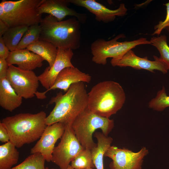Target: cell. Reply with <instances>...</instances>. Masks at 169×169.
Wrapping results in <instances>:
<instances>
[{
    "label": "cell",
    "mask_w": 169,
    "mask_h": 169,
    "mask_svg": "<svg viewBox=\"0 0 169 169\" xmlns=\"http://www.w3.org/2000/svg\"><path fill=\"white\" fill-rule=\"evenodd\" d=\"M50 169H55L54 168H51ZM66 169H74L71 166V165H69L68 167Z\"/></svg>",
    "instance_id": "cell-33"
},
{
    "label": "cell",
    "mask_w": 169,
    "mask_h": 169,
    "mask_svg": "<svg viewBox=\"0 0 169 169\" xmlns=\"http://www.w3.org/2000/svg\"><path fill=\"white\" fill-rule=\"evenodd\" d=\"M153 58L154 60L151 61L147 57H139L131 49L120 58L112 59L110 63L114 67H130L137 69L146 70L152 73H154L155 70H157L163 74L167 73L168 70L165 64L158 57L154 55Z\"/></svg>",
    "instance_id": "cell-11"
},
{
    "label": "cell",
    "mask_w": 169,
    "mask_h": 169,
    "mask_svg": "<svg viewBox=\"0 0 169 169\" xmlns=\"http://www.w3.org/2000/svg\"><path fill=\"white\" fill-rule=\"evenodd\" d=\"M126 99L125 92L118 83L100 82L88 93V108L100 116L109 118L120 110Z\"/></svg>",
    "instance_id": "cell-4"
},
{
    "label": "cell",
    "mask_w": 169,
    "mask_h": 169,
    "mask_svg": "<svg viewBox=\"0 0 169 169\" xmlns=\"http://www.w3.org/2000/svg\"><path fill=\"white\" fill-rule=\"evenodd\" d=\"M28 28L25 26L9 28L2 36L5 44L10 52L17 49L23 35Z\"/></svg>",
    "instance_id": "cell-22"
},
{
    "label": "cell",
    "mask_w": 169,
    "mask_h": 169,
    "mask_svg": "<svg viewBox=\"0 0 169 169\" xmlns=\"http://www.w3.org/2000/svg\"><path fill=\"white\" fill-rule=\"evenodd\" d=\"M151 44L155 47L159 52L160 59L166 65L169 70V46L166 36L164 35L157 37H153L150 40Z\"/></svg>",
    "instance_id": "cell-23"
},
{
    "label": "cell",
    "mask_w": 169,
    "mask_h": 169,
    "mask_svg": "<svg viewBox=\"0 0 169 169\" xmlns=\"http://www.w3.org/2000/svg\"><path fill=\"white\" fill-rule=\"evenodd\" d=\"M10 51L5 44L2 36L0 37V58L6 59Z\"/></svg>",
    "instance_id": "cell-30"
},
{
    "label": "cell",
    "mask_w": 169,
    "mask_h": 169,
    "mask_svg": "<svg viewBox=\"0 0 169 169\" xmlns=\"http://www.w3.org/2000/svg\"><path fill=\"white\" fill-rule=\"evenodd\" d=\"M73 55L71 49L58 48L57 55L52 66L50 68L47 67L38 76L39 82L46 90L53 85L58 75L63 69L74 67L71 62Z\"/></svg>",
    "instance_id": "cell-13"
},
{
    "label": "cell",
    "mask_w": 169,
    "mask_h": 169,
    "mask_svg": "<svg viewBox=\"0 0 169 169\" xmlns=\"http://www.w3.org/2000/svg\"><path fill=\"white\" fill-rule=\"evenodd\" d=\"M70 3L68 0H42L38 9L39 14H48L59 21H63L67 16H72L81 23H84L87 20V15L69 8Z\"/></svg>",
    "instance_id": "cell-16"
},
{
    "label": "cell",
    "mask_w": 169,
    "mask_h": 169,
    "mask_svg": "<svg viewBox=\"0 0 169 169\" xmlns=\"http://www.w3.org/2000/svg\"><path fill=\"white\" fill-rule=\"evenodd\" d=\"M91 76L89 74L83 72L77 68L69 67L63 69L58 75L53 85L44 92L37 91L35 95L37 98L43 99L46 98L45 94L49 91L60 89L66 92L73 84L79 82L89 83Z\"/></svg>",
    "instance_id": "cell-14"
},
{
    "label": "cell",
    "mask_w": 169,
    "mask_h": 169,
    "mask_svg": "<svg viewBox=\"0 0 169 169\" xmlns=\"http://www.w3.org/2000/svg\"><path fill=\"white\" fill-rule=\"evenodd\" d=\"M71 126L84 148L91 150L97 146L92 138L93 133L97 129H100L105 135L108 136L114 127V122L112 119L92 112L87 107L76 117Z\"/></svg>",
    "instance_id": "cell-6"
},
{
    "label": "cell",
    "mask_w": 169,
    "mask_h": 169,
    "mask_svg": "<svg viewBox=\"0 0 169 169\" xmlns=\"http://www.w3.org/2000/svg\"><path fill=\"white\" fill-rule=\"evenodd\" d=\"M148 107L158 111H162L169 107V96L167 95L164 86L158 91L156 97L149 102Z\"/></svg>",
    "instance_id": "cell-27"
},
{
    "label": "cell",
    "mask_w": 169,
    "mask_h": 169,
    "mask_svg": "<svg viewBox=\"0 0 169 169\" xmlns=\"http://www.w3.org/2000/svg\"><path fill=\"white\" fill-rule=\"evenodd\" d=\"M6 78L16 93L25 99L33 97L39 86L38 77L33 70L9 65Z\"/></svg>",
    "instance_id": "cell-9"
},
{
    "label": "cell",
    "mask_w": 169,
    "mask_h": 169,
    "mask_svg": "<svg viewBox=\"0 0 169 169\" xmlns=\"http://www.w3.org/2000/svg\"><path fill=\"white\" fill-rule=\"evenodd\" d=\"M94 135L97 143V146L91 150L93 163L96 169H104L103 157L107 149L111 146L113 139L100 132H95Z\"/></svg>",
    "instance_id": "cell-19"
},
{
    "label": "cell",
    "mask_w": 169,
    "mask_h": 169,
    "mask_svg": "<svg viewBox=\"0 0 169 169\" xmlns=\"http://www.w3.org/2000/svg\"><path fill=\"white\" fill-rule=\"evenodd\" d=\"M0 141L5 143L10 141V138L7 130L1 122H0Z\"/></svg>",
    "instance_id": "cell-29"
},
{
    "label": "cell",
    "mask_w": 169,
    "mask_h": 169,
    "mask_svg": "<svg viewBox=\"0 0 169 169\" xmlns=\"http://www.w3.org/2000/svg\"><path fill=\"white\" fill-rule=\"evenodd\" d=\"M55 106L47 116L46 124L51 125L57 122L72 124L76 117L88 107V93L83 82L72 84L63 94L60 92L51 98L49 105Z\"/></svg>",
    "instance_id": "cell-1"
},
{
    "label": "cell",
    "mask_w": 169,
    "mask_h": 169,
    "mask_svg": "<svg viewBox=\"0 0 169 169\" xmlns=\"http://www.w3.org/2000/svg\"><path fill=\"white\" fill-rule=\"evenodd\" d=\"M125 37L124 34L121 33L109 41H106L102 38L96 39L90 46L93 62L97 64L105 65L108 58L119 59L137 46L151 44L150 41L142 37L131 41H118L119 39Z\"/></svg>",
    "instance_id": "cell-7"
},
{
    "label": "cell",
    "mask_w": 169,
    "mask_h": 169,
    "mask_svg": "<svg viewBox=\"0 0 169 169\" xmlns=\"http://www.w3.org/2000/svg\"><path fill=\"white\" fill-rule=\"evenodd\" d=\"M22 99L6 77L0 79V105L2 108L12 112L22 105Z\"/></svg>",
    "instance_id": "cell-18"
},
{
    "label": "cell",
    "mask_w": 169,
    "mask_h": 169,
    "mask_svg": "<svg viewBox=\"0 0 169 169\" xmlns=\"http://www.w3.org/2000/svg\"><path fill=\"white\" fill-rule=\"evenodd\" d=\"M166 8V15L164 20L160 21L158 24L154 26L155 31L152 34V35L156 34L159 35L162 30L169 26V1L164 4Z\"/></svg>",
    "instance_id": "cell-28"
},
{
    "label": "cell",
    "mask_w": 169,
    "mask_h": 169,
    "mask_svg": "<svg viewBox=\"0 0 169 169\" xmlns=\"http://www.w3.org/2000/svg\"><path fill=\"white\" fill-rule=\"evenodd\" d=\"M166 29L169 32V26L166 27Z\"/></svg>",
    "instance_id": "cell-34"
},
{
    "label": "cell",
    "mask_w": 169,
    "mask_h": 169,
    "mask_svg": "<svg viewBox=\"0 0 169 169\" xmlns=\"http://www.w3.org/2000/svg\"><path fill=\"white\" fill-rule=\"evenodd\" d=\"M74 169H84L95 168L93 163L91 151L87 149L81 151L71 162Z\"/></svg>",
    "instance_id": "cell-26"
},
{
    "label": "cell",
    "mask_w": 169,
    "mask_h": 169,
    "mask_svg": "<svg viewBox=\"0 0 169 169\" xmlns=\"http://www.w3.org/2000/svg\"><path fill=\"white\" fill-rule=\"evenodd\" d=\"M71 125H65L60 141L54 147L52 153L51 161L60 169H66L70 163L84 149L76 138Z\"/></svg>",
    "instance_id": "cell-8"
},
{
    "label": "cell",
    "mask_w": 169,
    "mask_h": 169,
    "mask_svg": "<svg viewBox=\"0 0 169 169\" xmlns=\"http://www.w3.org/2000/svg\"><path fill=\"white\" fill-rule=\"evenodd\" d=\"M84 169H93V168H87Z\"/></svg>",
    "instance_id": "cell-35"
},
{
    "label": "cell",
    "mask_w": 169,
    "mask_h": 169,
    "mask_svg": "<svg viewBox=\"0 0 169 169\" xmlns=\"http://www.w3.org/2000/svg\"><path fill=\"white\" fill-rule=\"evenodd\" d=\"M70 3L85 8L95 16L98 22L107 23L114 21L116 16H125L127 9L123 3H120L115 10L107 8L95 0H68Z\"/></svg>",
    "instance_id": "cell-15"
},
{
    "label": "cell",
    "mask_w": 169,
    "mask_h": 169,
    "mask_svg": "<svg viewBox=\"0 0 169 169\" xmlns=\"http://www.w3.org/2000/svg\"><path fill=\"white\" fill-rule=\"evenodd\" d=\"M16 147L10 141L0 146V169H11L17 163L19 155Z\"/></svg>",
    "instance_id": "cell-21"
},
{
    "label": "cell",
    "mask_w": 169,
    "mask_h": 169,
    "mask_svg": "<svg viewBox=\"0 0 169 169\" xmlns=\"http://www.w3.org/2000/svg\"><path fill=\"white\" fill-rule=\"evenodd\" d=\"M45 160L40 153L31 154L19 164L11 169H49L45 167Z\"/></svg>",
    "instance_id": "cell-24"
},
{
    "label": "cell",
    "mask_w": 169,
    "mask_h": 169,
    "mask_svg": "<svg viewBox=\"0 0 169 169\" xmlns=\"http://www.w3.org/2000/svg\"><path fill=\"white\" fill-rule=\"evenodd\" d=\"M65 127V125L60 122L47 125L39 140L31 149V154L40 153L46 161L50 162L55 144L61 138Z\"/></svg>",
    "instance_id": "cell-12"
},
{
    "label": "cell",
    "mask_w": 169,
    "mask_h": 169,
    "mask_svg": "<svg viewBox=\"0 0 169 169\" xmlns=\"http://www.w3.org/2000/svg\"><path fill=\"white\" fill-rule=\"evenodd\" d=\"M9 28L7 25L0 19V37L2 36Z\"/></svg>",
    "instance_id": "cell-32"
},
{
    "label": "cell",
    "mask_w": 169,
    "mask_h": 169,
    "mask_svg": "<svg viewBox=\"0 0 169 169\" xmlns=\"http://www.w3.org/2000/svg\"><path fill=\"white\" fill-rule=\"evenodd\" d=\"M9 66L6 59L0 58V79L6 77Z\"/></svg>",
    "instance_id": "cell-31"
},
{
    "label": "cell",
    "mask_w": 169,
    "mask_h": 169,
    "mask_svg": "<svg viewBox=\"0 0 169 169\" xmlns=\"http://www.w3.org/2000/svg\"><path fill=\"white\" fill-rule=\"evenodd\" d=\"M75 17L59 21L48 15L42 19L39 25V40L49 42L58 48L76 49L81 44L80 23Z\"/></svg>",
    "instance_id": "cell-3"
},
{
    "label": "cell",
    "mask_w": 169,
    "mask_h": 169,
    "mask_svg": "<svg viewBox=\"0 0 169 169\" xmlns=\"http://www.w3.org/2000/svg\"><path fill=\"white\" fill-rule=\"evenodd\" d=\"M6 60L9 65L16 64L19 68L26 70L41 67L44 60L39 55L26 49L10 52Z\"/></svg>",
    "instance_id": "cell-17"
},
{
    "label": "cell",
    "mask_w": 169,
    "mask_h": 169,
    "mask_svg": "<svg viewBox=\"0 0 169 169\" xmlns=\"http://www.w3.org/2000/svg\"><path fill=\"white\" fill-rule=\"evenodd\" d=\"M41 31L39 24L29 27L22 37L17 49H26L31 44L38 41L39 40Z\"/></svg>",
    "instance_id": "cell-25"
},
{
    "label": "cell",
    "mask_w": 169,
    "mask_h": 169,
    "mask_svg": "<svg viewBox=\"0 0 169 169\" xmlns=\"http://www.w3.org/2000/svg\"><path fill=\"white\" fill-rule=\"evenodd\" d=\"M148 153V150L145 146L135 152L127 148L111 146L104 156L112 160L109 165L110 169H141L144 159Z\"/></svg>",
    "instance_id": "cell-10"
},
{
    "label": "cell",
    "mask_w": 169,
    "mask_h": 169,
    "mask_svg": "<svg viewBox=\"0 0 169 169\" xmlns=\"http://www.w3.org/2000/svg\"><path fill=\"white\" fill-rule=\"evenodd\" d=\"M27 50L39 55L46 61L50 68L55 60L58 48L51 43L45 40H39L29 45Z\"/></svg>",
    "instance_id": "cell-20"
},
{
    "label": "cell",
    "mask_w": 169,
    "mask_h": 169,
    "mask_svg": "<svg viewBox=\"0 0 169 169\" xmlns=\"http://www.w3.org/2000/svg\"><path fill=\"white\" fill-rule=\"evenodd\" d=\"M42 0H3L0 3V19L9 28L39 24L42 18L38 8Z\"/></svg>",
    "instance_id": "cell-5"
},
{
    "label": "cell",
    "mask_w": 169,
    "mask_h": 169,
    "mask_svg": "<svg viewBox=\"0 0 169 169\" xmlns=\"http://www.w3.org/2000/svg\"><path fill=\"white\" fill-rule=\"evenodd\" d=\"M44 111L34 114L20 113L7 116L1 121L8 131L10 141L18 148L39 139L47 125Z\"/></svg>",
    "instance_id": "cell-2"
}]
</instances>
